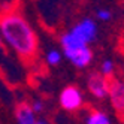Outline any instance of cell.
<instances>
[{"instance_id":"cell-1","label":"cell","mask_w":124,"mask_h":124,"mask_svg":"<svg viewBox=\"0 0 124 124\" xmlns=\"http://www.w3.org/2000/svg\"><path fill=\"white\" fill-rule=\"evenodd\" d=\"M0 31L21 60L27 64L36 63L39 52L38 36L18 11L6 9L0 12Z\"/></svg>"},{"instance_id":"cell-2","label":"cell","mask_w":124,"mask_h":124,"mask_svg":"<svg viewBox=\"0 0 124 124\" xmlns=\"http://www.w3.org/2000/svg\"><path fill=\"white\" fill-rule=\"evenodd\" d=\"M108 97L112 108L118 112H124V79L121 78H109Z\"/></svg>"},{"instance_id":"cell-3","label":"cell","mask_w":124,"mask_h":124,"mask_svg":"<svg viewBox=\"0 0 124 124\" xmlns=\"http://www.w3.org/2000/svg\"><path fill=\"white\" fill-rule=\"evenodd\" d=\"M87 87L91 96H94L96 99H105L108 96L109 79L103 76L100 72H93L87 78Z\"/></svg>"},{"instance_id":"cell-4","label":"cell","mask_w":124,"mask_h":124,"mask_svg":"<svg viewBox=\"0 0 124 124\" xmlns=\"http://www.w3.org/2000/svg\"><path fill=\"white\" fill-rule=\"evenodd\" d=\"M70 33H72L75 38H78L82 43L88 45V43L91 40H94L96 36H97V25L93 20L85 18L81 23H78L75 27L70 30Z\"/></svg>"},{"instance_id":"cell-5","label":"cell","mask_w":124,"mask_h":124,"mask_svg":"<svg viewBox=\"0 0 124 124\" xmlns=\"http://www.w3.org/2000/svg\"><path fill=\"white\" fill-rule=\"evenodd\" d=\"M84 103V97L76 87L69 85L60 94V105L66 111H78Z\"/></svg>"},{"instance_id":"cell-6","label":"cell","mask_w":124,"mask_h":124,"mask_svg":"<svg viewBox=\"0 0 124 124\" xmlns=\"http://www.w3.org/2000/svg\"><path fill=\"white\" fill-rule=\"evenodd\" d=\"M15 115L20 124H38L36 118H34V111L31 105H29L27 102H21L16 105Z\"/></svg>"},{"instance_id":"cell-7","label":"cell","mask_w":124,"mask_h":124,"mask_svg":"<svg viewBox=\"0 0 124 124\" xmlns=\"http://www.w3.org/2000/svg\"><path fill=\"white\" fill-rule=\"evenodd\" d=\"M72 63L76 66V67H85L91 63V60H93V52L91 49L85 46V48H81V49H78V51H73V52H70V54L66 55Z\"/></svg>"},{"instance_id":"cell-8","label":"cell","mask_w":124,"mask_h":124,"mask_svg":"<svg viewBox=\"0 0 124 124\" xmlns=\"http://www.w3.org/2000/svg\"><path fill=\"white\" fill-rule=\"evenodd\" d=\"M87 124H111V120L103 111L93 109L87 115Z\"/></svg>"},{"instance_id":"cell-9","label":"cell","mask_w":124,"mask_h":124,"mask_svg":"<svg viewBox=\"0 0 124 124\" xmlns=\"http://www.w3.org/2000/svg\"><path fill=\"white\" fill-rule=\"evenodd\" d=\"M100 73L106 78H112L114 73H115V64H114V61L112 60H105L102 66H100Z\"/></svg>"},{"instance_id":"cell-10","label":"cell","mask_w":124,"mask_h":124,"mask_svg":"<svg viewBox=\"0 0 124 124\" xmlns=\"http://www.w3.org/2000/svg\"><path fill=\"white\" fill-rule=\"evenodd\" d=\"M60 60H61V55H60V52L55 51V49H51L46 54V61H48V64H51V66L58 64Z\"/></svg>"},{"instance_id":"cell-11","label":"cell","mask_w":124,"mask_h":124,"mask_svg":"<svg viewBox=\"0 0 124 124\" xmlns=\"http://www.w3.org/2000/svg\"><path fill=\"white\" fill-rule=\"evenodd\" d=\"M96 16L100 21H108V20H111V12L108 9H99L97 14H96Z\"/></svg>"},{"instance_id":"cell-12","label":"cell","mask_w":124,"mask_h":124,"mask_svg":"<svg viewBox=\"0 0 124 124\" xmlns=\"http://www.w3.org/2000/svg\"><path fill=\"white\" fill-rule=\"evenodd\" d=\"M31 108H33L34 112H42V109H43V103H42L40 100H36V102H33Z\"/></svg>"},{"instance_id":"cell-13","label":"cell","mask_w":124,"mask_h":124,"mask_svg":"<svg viewBox=\"0 0 124 124\" xmlns=\"http://www.w3.org/2000/svg\"><path fill=\"white\" fill-rule=\"evenodd\" d=\"M38 124H49V123H48V121H45V120H39V121H38Z\"/></svg>"},{"instance_id":"cell-14","label":"cell","mask_w":124,"mask_h":124,"mask_svg":"<svg viewBox=\"0 0 124 124\" xmlns=\"http://www.w3.org/2000/svg\"><path fill=\"white\" fill-rule=\"evenodd\" d=\"M123 79H124V63H123Z\"/></svg>"},{"instance_id":"cell-15","label":"cell","mask_w":124,"mask_h":124,"mask_svg":"<svg viewBox=\"0 0 124 124\" xmlns=\"http://www.w3.org/2000/svg\"><path fill=\"white\" fill-rule=\"evenodd\" d=\"M0 48H2V38H0Z\"/></svg>"}]
</instances>
